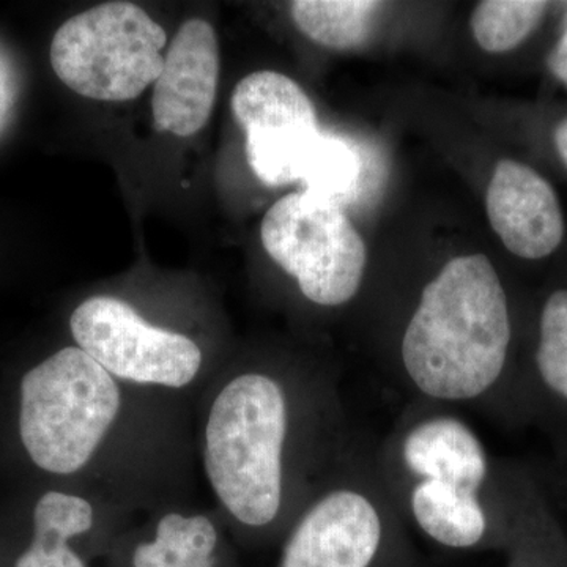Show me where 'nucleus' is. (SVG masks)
I'll use <instances>...</instances> for the list:
<instances>
[{
  "mask_svg": "<svg viewBox=\"0 0 567 567\" xmlns=\"http://www.w3.org/2000/svg\"><path fill=\"white\" fill-rule=\"evenodd\" d=\"M166 32L141 7L107 2L63 22L50 59L59 80L85 99L130 102L163 70Z\"/></svg>",
  "mask_w": 567,
  "mask_h": 567,
  "instance_id": "6",
  "label": "nucleus"
},
{
  "mask_svg": "<svg viewBox=\"0 0 567 567\" xmlns=\"http://www.w3.org/2000/svg\"><path fill=\"white\" fill-rule=\"evenodd\" d=\"M361 175L363 163L357 148L342 137L322 133L300 182L305 193L342 208L357 196Z\"/></svg>",
  "mask_w": 567,
  "mask_h": 567,
  "instance_id": "17",
  "label": "nucleus"
},
{
  "mask_svg": "<svg viewBox=\"0 0 567 567\" xmlns=\"http://www.w3.org/2000/svg\"><path fill=\"white\" fill-rule=\"evenodd\" d=\"M555 145H557L559 156L567 166V118L559 123L557 130H555Z\"/></svg>",
  "mask_w": 567,
  "mask_h": 567,
  "instance_id": "22",
  "label": "nucleus"
},
{
  "mask_svg": "<svg viewBox=\"0 0 567 567\" xmlns=\"http://www.w3.org/2000/svg\"><path fill=\"white\" fill-rule=\"evenodd\" d=\"M219 532L204 514L167 513L152 539L130 555L132 567H218Z\"/></svg>",
  "mask_w": 567,
  "mask_h": 567,
  "instance_id": "14",
  "label": "nucleus"
},
{
  "mask_svg": "<svg viewBox=\"0 0 567 567\" xmlns=\"http://www.w3.org/2000/svg\"><path fill=\"white\" fill-rule=\"evenodd\" d=\"M528 424H540L567 440V289L548 293L537 317L536 342L522 371Z\"/></svg>",
  "mask_w": 567,
  "mask_h": 567,
  "instance_id": "12",
  "label": "nucleus"
},
{
  "mask_svg": "<svg viewBox=\"0 0 567 567\" xmlns=\"http://www.w3.org/2000/svg\"><path fill=\"white\" fill-rule=\"evenodd\" d=\"M76 347L121 383L182 390L194 383L204 364L189 336L156 327L121 298L82 301L70 317Z\"/></svg>",
  "mask_w": 567,
  "mask_h": 567,
  "instance_id": "8",
  "label": "nucleus"
},
{
  "mask_svg": "<svg viewBox=\"0 0 567 567\" xmlns=\"http://www.w3.org/2000/svg\"><path fill=\"white\" fill-rule=\"evenodd\" d=\"M18 84L10 59L0 51V133L6 128L17 100Z\"/></svg>",
  "mask_w": 567,
  "mask_h": 567,
  "instance_id": "20",
  "label": "nucleus"
},
{
  "mask_svg": "<svg viewBox=\"0 0 567 567\" xmlns=\"http://www.w3.org/2000/svg\"><path fill=\"white\" fill-rule=\"evenodd\" d=\"M93 525L95 509L85 496L47 492L33 509L31 546L14 567H89L71 540L91 533Z\"/></svg>",
  "mask_w": 567,
  "mask_h": 567,
  "instance_id": "13",
  "label": "nucleus"
},
{
  "mask_svg": "<svg viewBox=\"0 0 567 567\" xmlns=\"http://www.w3.org/2000/svg\"><path fill=\"white\" fill-rule=\"evenodd\" d=\"M281 540L276 567H425L377 472L374 447L358 440Z\"/></svg>",
  "mask_w": 567,
  "mask_h": 567,
  "instance_id": "4",
  "label": "nucleus"
},
{
  "mask_svg": "<svg viewBox=\"0 0 567 567\" xmlns=\"http://www.w3.org/2000/svg\"><path fill=\"white\" fill-rule=\"evenodd\" d=\"M260 235L265 251L309 303L342 308L360 293L368 251L338 205L305 192L289 194L267 212Z\"/></svg>",
  "mask_w": 567,
  "mask_h": 567,
  "instance_id": "7",
  "label": "nucleus"
},
{
  "mask_svg": "<svg viewBox=\"0 0 567 567\" xmlns=\"http://www.w3.org/2000/svg\"><path fill=\"white\" fill-rule=\"evenodd\" d=\"M548 70L567 87V29L547 58Z\"/></svg>",
  "mask_w": 567,
  "mask_h": 567,
  "instance_id": "21",
  "label": "nucleus"
},
{
  "mask_svg": "<svg viewBox=\"0 0 567 567\" xmlns=\"http://www.w3.org/2000/svg\"><path fill=\"white\" fill-rule=\"evenodd\" d=\"M513 311L484 254L454 257L424 284L398 347V375L412 402L487 410L527 423L514 358Z\"/></svg>",
  "mask_w": 567,
  "mask_h": 567,
  "instance_id": "3",
  "label": "nucleus"
},
{
  "mask_svg": "<svg viewBox=\"0 0 567 567\" xmlns=\"http://www.w3.org/2000/svg\"><path fill=\"white\" fill-rule=\"evenodd\" d=\"M487 215L507 251L537 260L557 251L565 219L546 178L525 164L502 159L487 188Z\"/></svg>",
  "mask_w": 567,
  "mask_h": 567,
  "instance_id": "11",
  "label": "nucleus"
},
{
  "mask_svg": "<svg viewBox=\"0 0 567 567\" xmlns=\"http://www.w3.org/2000/svg\"><path fill=\"white\" fill-rule=\"evenodd\" d=\"M506 567H567V535L554 499L532 472L506 550Z\"/></svg>",
  "mask_w": 567,
  "mask_h": 567,
  "instance_id": "15",
  "label": "nucleus"
},
{
  "mask_svg": "<svg viewBox=\"0 0 567 567\" xmlns=\"http://www.w3.org/2000/svg\"><path fill=\"white\" fill-rule=\"evenodd\" d=\"M380 7L369 0H297L290 14L308 39L331 50H352L368 39Z\"/></svg>",
  "mask_w": 567,
  "mask_h": 567,
  "instance_id": "16",
  "label": "nucleus"
},
{
  "mask_svg": "<svg viewBox=\"0 0 567 567\" xmlns=\"http://www.w3.org/2000/svg\"><path fill=\"white\" fill-rule=\"evenodd\" d=\"M20 436L33 464L78 475L95 461L123 409L118 380L80 347H65L21 380Z\"/></svg>",
  "mask_w": 567,
  "mask_h": 567,
  "instance_id": "5",
  "label": "nucleus"
},
{
  "mask_svg": "<svg viewBox=\"0 0 567 567\" xmlns=\"http://www.w3.org/2000/svg\"><path fill=\"white\" fill-rule=\"evenodd\" d=\"M219 80V48L210 22L189 20L174 37L155 82L152 114L159 132L189 137L210 121Z\"/></svg>",
  "mask_w": 567,
  "mask_h": 567,
  "instance_id": "10",
  "label": "nucleus"
},
{
  "mask_svg": "<svg viewBox=\"0 0 567 567\" xmlns=\"http://www.w3.org/2000/svg\"><path fill=\"white\" fill-rule=\"evenodd\" d=\"M537 477L546 487L550 498L557 499V503L567 511V443L559 445L557 461L550 466L547 475H537Z\"/></svg>",
  "mask_w": 567,
  "mask_h": 567,
  "instance_id": "19",
  "label": "nucleus"
},
{
  "mask_svg": "<svg viewBox=\"0 0 567 567\" xmlns=\"http://www.w3.org/2000/svg\"><path fill=\"white\" fill-rule=\"evenodd\" d=\"M230 106L246 133V155L260 182H300L320 132L315 104L303 89L276 71L248 74L233 92Z\"/></svg>",
  "mask_w": 567,
  "mask_h": 567,
  "instance_id": "9",
  "label": "nucleus"
},
{
  "mask_svg": "<svg viewBox=\"0 0 567 567\" xmlns=\"http://www.w3.org/2000/svg\"><path fill=\"white\" fill-rule=\"evenodd\" d=\"M547 9L540 0H486L473 11L470 24L484 51L506 52L535 31Z\"/></svg>",
  "mask_w": 567,
  "mask_h": 567,
  "instance_id": "18",
  "label": "nucleus"
},
{
  "mask_svg": "<svg viewBox=\"0 0 567 567\" xmlns=\"http://www.w3.org/2000/svg\"><path fill=\"white\" fill-rule=\"evenodd\" d=\"M357 443L339 386L270 368L216 388L203 432L213 494L249 543L282 537Z\"/></svg>",
  "mask_w": 567,
  "mask_h": 567,
  "instance_id": "1",
  "label": "nucleus"
},
{
  "mask_svg": "<svg viewBox=\"0 0 567 567\" xmlns=\"http://www.w3.org/2000/svg\"><path fill=\"white\" fill-rule=\"evenodd\" d=\"M566 443H567V440H565V442L559 443V445H566Z\"/></svg>",
  "mask_w": 567,
  "mask_h": 567,
  "instance_id": "23",
  "label": "nucleus"
},
{
  "mask_svg": "<svg viewBox=\"0 0 567 567\" xmlns=\"http://www.w3.org/2000/svg\"><path fill=\"white\" fill-rule=\"evenodd\" d=\"M374 461L410 532L447 551L505 554L532 470L492 456L451 406L410 402Z\"/></svg>",
  "mask_w": 567,
  "mask_h": 567,
  "instance_id": "2",
  "label": "nucleus"
}]
</instances>
